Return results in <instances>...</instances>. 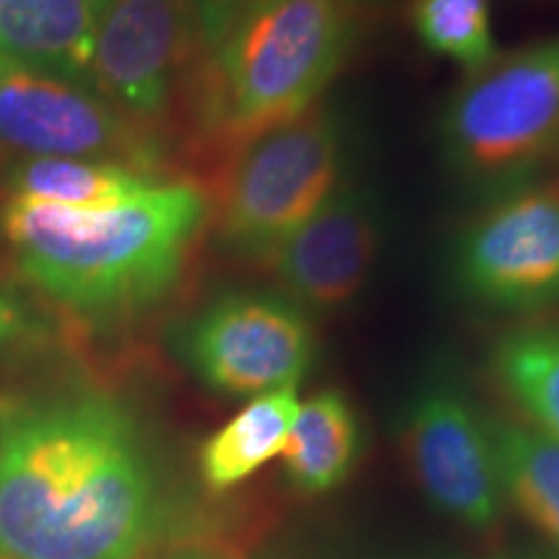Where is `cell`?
Instances as JSON below:
<instances>
[{
	"mask_svg": "<svg viewBox=\"0 0 559 559\" xmlns=\"http://www.w3.org/2000/svg\"><path fill=\"white\" fill-rule=\"evenodd\" d=\"M156 528V472L122 402L0 396V559H135Z\"/></svg>",
	"mask_w": 559,
	"mask_h": 559,
	"instance_id": "6da1fadb",
	"label": "cell"
},
{
	"mask_svg": "<svg viewBox=\"0 0 559 559\" xmlns=\"http://www.w3.org/2000/svg\"><path fill=\"white\" fill-rule=\"evenodd\" d=\"M207 221V194L192 181H164L109 210L11 194L0 205L19 275L83 319L132 317L171 296Z\"/></svg>",
	"mask_w": 559,
	"mask_h": 559,
	"instance_id": "7a4b0ae2",
	"label": "cell"
},
{
	"mask_svg": "<svg viewBox=\"0 0 559 559\" xmlns=\"http://www.w3.org/2000/svg\"><path fill=\"white\" fill-rule=\"evenodd\" d=\"M358 34L349 0H260L194 68L174 160L213 181L241 145L317 107Z\"/></svg>",
	"mask_w": 559,
	"mask_h": 559,
	"instance_id": "3957f363",
	"label": "cell"
},
{
	"mask_svg": "<svg viewBox=\"0 0 559 559\" xmlns=\"http://www.w3.org/2000/svg\"><path fill=\"white\" fill-rule=\"evenodd\" d=\"M345 143L340 111L319 102L241 145L205 192L221 247L260 264L345 181Z\"/></svg>",
	"mask_w": 559,
	"mask_h": 559,
	"instance_id": "277c9868",
	"label": "cell"
},
{
	"mask_svg": "<svg viewBox=\"0 0 559 559\" xmlns=\"http://www.w3.org/2000/svg\"><path fill=\"white\" fill-rule=\"evenodd\" d=\"M438 138L449 169L477 192L534 177L559 148V34L466 75L440 109Z\"/></svg>",
	"mask_w": 559,
	"mask_h": 559,
	"instance_id": "5b68a950",
	"label": "cell"
},
{
	"mask_svg": "<svg viewBox=\"0 0 559 559\" xmlns=\"http://www.w3.org/2000/svg\"><path fill=\"white\" fill-rule=\"evenodd\" d=\"M205 55L190 0H107L86 81L174 169L179 109Z\"/></svg>",
	"mask_w": 559,
	"mask_h": 559,
	"instance_id": "8992f818",
	"label": "cell"
},
{
	"mask_svg": "<svg viewBox=\"0 0 559 559\" xmlns=\"http://www.w3.org/2000/svg\"><path fill=\"white\" fill-rule=\"evenodd\" d=\"M451 277L481 309H559V181L528 177L487 194L453 243Z\"/></svg>",
	"mask_w": 559,
	"mask_h": 559,
	"instance_id": "52a82bcc",
	"label": "cell"
},
{
	"mask_svg": "<svg viewBox=\"0 0 559 559\" xmlns=\"http://www.w3.org/2000/svg\"><path fill=\"white\" fill-rule=\"evenodd\" d=\"M179 355L207 389L262 396L298 386L317 353L309 311L280 290L236 288L210 298L177 334Z\"/></svg>",
	"mask_w": 559,
	"mask_h": 559,
	"instance_id": "ba28073f",
	"label": "cell"
},
{
	"mask_svg": "<svg viewBox=\"0 0 559 559\" xmlns=\"http://www.w3.org/2000/svg\"><path fill=\"white\" fill-rule=\"evenodd\" d=\"M0 148L19 158H91L166 179L164 148L86 81L0 55Z\"/></svg>",
	"mask_w": 559,
	"mask_h": 559,
	"instance_id": "9c48e42d",
	"label": "cell"
},
{
	"mask_svg": "<svg viewBox=\"0 0 559 559\" xmlns=\"http://www.w3.org/2000/svg\"><path fill=\"white\" fill-rule=\"evenodd\" d=\"M402 443L425 495L466 526L485 528L502 510V481L489 423L451 383L417 394L404 417Z\"/></svg>",
	"mask_w": 559,
	"mask_h": 559,
	"instance_id": "30bf717a",
	"label": "cell"
},
{
	"mask_svg": "<svg viewBox=\"0 0 559 559\" xmlns=\"http://www.w3.org/2000/svg\"><path fill=\"white\" fill-rule=\"evenodd\" d=\"M383 243L379 198L342 181L324 205L260 262L277 290L304 311H337L360 296Z\"/></svg>",
	"mask_w": 559,
	"mask_h": 559,
	"instance_id": "8fae6325",
	"label": "cell"
},
{
	"mask_svg": "<svg viewBox=\"0 0 559 559\" xmlns=\"http://www.w3.org/2000/svg\"><path fill=\"white\" fill-rule=\"evenodd\" d=\"M104 5L107 0H0V55L86 81Z\"/></svg>",
	"mask_w": 559,
	"mask_h": 559,
	"instance_id": "7c38bea8",
	"label": "cell"
},
{
	"mask_svg": "<svg viewBox=\"0 0 559 559\" xmlns=\"http://www.w3.org/2000/svg\"><path fill=\"white\" fill-rule=\"evenodd\" d=\"M169 179L91 158H19L5 171L11 198H26L75 210H109L140 198Z\"/></svg>",
	"mask_w": 559,
	"mask_h": 559,
	"instance_id": "4fadbf2b",
	"label": "cell"
},
{
	"mask_svg": "<svg viewBox=\"0 0 559 559\" xmlns=\"http://www.w3.org/2000/svg\"><path fill=\"white\" fill-rule=\"evenodd\" d=\"M358 443L355 409L340 391H321L298 407L280 456L293 487L319 495L349 477L358 459Z\"/></svg>",
	"mask_w": 559,
	"mask_h": 559,
	"instance_id": "5bb4252c",
	"label": "cell"
},
{
	"mask_svg": "<svg viewBox=\"0 0 559 559\" xmlns=\"http://www.w3.org/2000/svg\"><path fill=\"white\" fill-rule=\"evenodd\" d=\"M298 407L296 386H288L257 396L239 415L230 417L200 451V474L205 485L213 492H226L280 456Z\"/></svg>",
	"mask_w": 559,
	"mask_h": 559,
	"instance_id": "9a60e30c",
	"label": "cell"
},
{
	"mask_svg": "<svg viewBox=\"0 0 559 559\" xmlns=\"http://www.w3.org/2000/svg\"><path fill=\"white\" fill-rule=\"evenodd\" d=\"M492 373L526 423L559 440V319L502 334L492 349Z\"/></svg>",
	"mask_w": 559,
	"mask_h": 559,
	"instance_id": "2e32d148",
	"label": "cell"
},
{
	"mask_svg": "<svg viewBox=\"0 0 559 559\" xmlns=\"http://www.w3.org/2000/svg\"><path fill=\"white\" fill-rule=\"evenodd\" d=\"M502 492L559 547V440L519 419H489Z\"/></svg>",
	"mask_w": 559,
	"mask_h": 559,
	"instance_id": "e0dca14e",
	"label": "cell"
},
{
	"mask_svg": "<svg viewBox=\"0 0 559 559\" xmlns=\"http://www.w3.org/2000/svg\"><path fill=\"white\" fill-rule=\"evenodd\" d=\"M407 16L425 50L456 62L466 75L498 58L487 0H409Z\"/></svg>",
	"mask_w": 559,
	"mask_h": 559,
	"instance_id": "ac0fdd59",
	"label": "cell"
},
{
	"mask_svg": "<svg viewBox=\"0 0 559 559\" xmlns=\"http://www.w3.org/2000/svg\"><path fill=\"white\" fill-rule=\"evenodd\" d=\"M194 26L202 41V50L213 55L223 45L239 21L254 9L260 0H190Z\"/></svg>",
	"mask_w": 559,
	"mask_h": 559,
	"instance_id": "d6986e66",
	"label": "cell"
},
{
	"mask_svg": "<svg viewBox=\"0 0 559 559\" xmlns=\"http://www.w3.org/2000/svg\"><path fill=\"white\" fill-rule=\"evenodd\" d=\"M32 332V319L11 293L0 290V349L13 345Z\"/></svg>",
	"mask_w": 559,
	"mask_h": 559,
	"instance_id": "ffe728a7",
	"label": "cell"
},
{
	"mask_svg": "<svg viewBox=\"0 0 559 559\" xmlns=\"http://www.w3.org/2000/svg\"><path fill=\"white\" fill-rule=\"evenodd\" d=\"M349 3L360 11V9H368V5H379V3H383V0H349Z\"/></svg>",
	"mask_w": 559,
	"mask_h": 559,
	"instance_id": "44dd1931",
	"label": "cell"
},
{
	"mask_svg": "<svg viewBox=\"0 0 559 559\" xmlns=\"http://www.w3.org/2000/svg\"><path fill=\"white\" fill-rule=\"evenodd\" d=\"M515 559H549V557H539V555H526V557H515Z\"/></svg>",
	"mask_w": 559,
	"mask_h": 559,
	"instance_id": "7402d4cb",
	"label": "cell"
}]
</instances>
